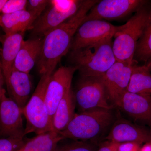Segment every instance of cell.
Instances as JSON below:
<instances>
[{
  "mask_svg": "<svg viewBox=\"0 0 151 151\" xmlns=\"http://www.w3.org/2000/svg\"><path fill=\"white\" fill-rule=\"evenodd\" d=\"M38 18L35 14L26 10L2 14L0 16V26L2 28L6 35L25 33L26 31L32 29Z\"/></svg>",
  "mask_w": 151,
  "mask_h": 151,
  "instance_id": "cell-17",
  "label": "cell"
},
{
  "mask_svg": "<svg viewBox=\"0 0 151 151\" xmlns=\"http://www.w3.org/2000/svg\"><path fill=\"white\" fill-rule=\"evenodd\" d=\"M73 92L79 113L115 108L108 99L102 77L81 76Z\"/></svg>",
  "mask_w": 151,
  "mask_h": 151,
  "instance_id": "cell-6",
  "label": "cell"
},
{
  "mask_svg": "<svg viewBox=\"0 0 151 151\" xmlns=\"http://www.w3.org/2000/svg\"><path fill=\"white\" fill-rule=\"evenodd\" d=\"M27 139L17 137L0 139V151H17Z\"/></svg>",
  "mask_w": 151,
  "mask_h": 151,
  "instance_id": "cell-24",
  "label": "cell"
},
{
  "mask_svg": "<svg viewBox=\"0 0 151 151\" xmlns=\"http://www.w3.org/2000/svg\"><path fill=\"white\" fill-rule=\"evenodd\" d=\"M119 143L104 140L99 145L97 151H118Z\"/></svg>",
  "mask_w": 151,
  "mask_h": 151,
  "instance_id": "cell-27",
  "label": "cell"
},
{
  "mask_svg": "<svg viewBox=\"0 0 151 151\" xmlns=\"http://www.w3.org/2000/svg\"><path fill=\"white\" fill-rule=\"evenodd\" d=\"M127 91L151 97V72L145 64H133Z\"/></svg>",
  "mask_w": 151,
  "mask_h": 151,
  "instance_id": "cell-20",
  "label": "cell"
},
{
  "mask_svg": "<svg viewBox=\"0 0 151 151\" xmlns=\"http://www.w3.org/2000/svg\"><path fill=\"white\" fill-rule=\"evenodd\" d=\"M4 78L1 64L0 60V99L4 94H6V90L4 88Z\"/></svg>",
  "mask_w": 151,
  "mask_h": 151,
  "instance_id": "cell-29",
  "label": "cell"
},
{
  "mask_svg": "<svg viewBox=\"0 0 151 151\" xmlns=\"http://www.w3.org/2000/svg\"><path fill=\"white\" fill-rule=\"evenodd\" d=\"M83 1L51 0L45 11L35 21L32 33L34 37H43L48 32L73 16Z\"/></svg>",
  "mask_w": 151,
  "mask_h": 151,
  "instance_id": "cell-7",
  "label": "cell"
},
{
  "mask_svg": "<svg viewBox=\"0 0 151 151\" xmlns=\"http://www.w3.org/2000/svg\"><path fill=\"white\" fill-rule=\"evenodd\" d=\"M139 151H151V142H148L142 145Z\"/></svg>",
  "mask_w": 151,
  "mask_h": 151,
  "instance_id": "cell-30",
  "label": "cell"
},
{
  "mask_svg": "<svg viewBox=\"0 0 151 151\" xmlns=\"http://www.w3.org/2000/svg\"><path fill=\"white\" fill-rule=\"evenodd\" d=\"M151 14V2L148 1L125 24L120 26L114 35L113 49L117 61L134 62L138 41Z\"/></svg>",
  "mask_w": 151,
  "mask_h": 151,
  "instance_id": "cell-4",
  "label": "cell"
},
{
  "mask_svg": "<svg viewBox=\"0 0 151 151\" xmlns=\"http://www.w3.org/2000/svg\"><path fill=\"white\" fill-rule=\"evenodd\" d=\"M120 112L116 108L76 113L65 129L59 133L65 139L92 141L105 140Z\"/></svg>",
  "mask_w": 151,
  "mask_h": 151,
  "instance_id": "cell-2",
  "label": "cell"
},
{
  "mask_svg": "<svg viewBox=\"0 0 151 151\" xmlns=\"http://www.w3.org/2000/svg\"><path fill=\"white\" fill-rule=\"evenodd\" d=\"M48 0H29L27 1L26 10L40 16L49 4Z\"/></svg>",
  "mask_w": 151,
  "mask_h": 151,
  "instance_id": "cell-26",
  "label": "cell"
},
{
  "mask_svg": "<svg viewBox=\"0 0 151 151\" xmlns=\"http://www.w3.org/2000/svg\"><path fill=\"white\" fill-rule=\"evenodd\" d=\"M116 108L135 124L151 129V97L127 91Z\"/></svg>",
  "mask_w": 151,
  "mask_h": 151,
  "instance_id": "cell-12",
  "label": "cell"
},
{
  "mask_svg": "<svg viewBox=\"0 0 151 151\" xmlns=\"http://www.w3.org/2000/svg\"><path fill=\"white\" fill-rule=\"evenodd\" d=\"M51 75L41 76L33 94L22 109L26 119L25 136L32 133L39 135L52 131L51 120L45 103L47 87Z\"/></svg>",
  "mask_w": 151,
  "mask_h": 151,
  "instance_id": "cell-5",
  "label": "cell"
},
{
  "mask_svg": "<svg viewBox=\"0 0 151 151\" xmlns=\"http://www.w3.org/2000/svg\"><path fill=\"white\" fill-rule=\"evenodd\" d=\"M69 140L65 142H59L52 151H97L99 147V144L92 141Z\"/></svg>",
  "mask_w": 151,
  "mask_h": 151,
  "instance_id": "cell-23",
  "label": "cell"
},
{
  "mask_svg": "<svg viewBox=\"0 0 151 151\" xmlns=\"http://www.w3.org/2000/svg\"><path fill=\"white\" fill-rule=\"evenodd\" d=\"M99 1H83L78 10L64 22L48 32L43 37L42 48L38 60L41 75H51L62 58L70 52L76 33L93 6Z\"/></svg>",
  "mask_w": 151,
  "mask_h": 151,
  "instance_id": "cell-1",
  "label": "cell"
},
{
  "mask_svg": "<svg viewBox=\"0 0 151 151\" xmlns=\"http://www.w3.org/2000/svg\"><path fill=\"white\" fill-rule=\"evenodd\" d=\"M4 80L9 98L22 110L31 97L32 82L29 73L13 68Z\"/></svg>",
  "mask_w": 151,
  "mask_h": 151,
  "instance_id": "cell-15",
  "label": "cell"
},
{
  "mask_svg": "<svg viewBox=\"0 0 151 151\" xmlns=\"http://www.w3.org/2000/svg\"><path fill=\"white\" fill-rule=\"evenodd\" d=\"M148 1L103 0L99 1L89 11L84 20H117L136 12Z\"/></svg>",
  "mask_w": 151,
  "mask_h": 151,
  "instance_id": "cell-9",
  "label": "cell"
},
{
  "mask_svg": "<svg viewBox=\"0 0 151 151\" xmlns=\"http://www.w3.org/2000/svg\"><path fill=\"white\" fill-rule=\"evenodd\" d=\"M112 39L69 52L70 62L83 77H102L116 63Z\"/></svg>",
  "mask_w": 151,
  "mask_h": 151,
  "instance_id": "cell-3",
  "label": "cell"
},
{
  "mask_svg": "<svg viewBox=\"0 0 151 151\" xmlns=\"http://www.w3.org/2000/svg\"><path fill=\"white\" fill-rule=\"evenodd\" d=\"M76 70L74 66H61L50 76L45 93V103L51 122L58 105L71 89L72 78Z\"/></svg>",
  "mask_w": 151,
  "mask_h": 151,
  "instance_id": "cell-10",
  "label": "cell"
},
{
  "mask_svg": "<svg viewBox=\"0 0 151 151\" xmlns=\"http://www.w3.org/2000/svg\"><path fill=\"white\" fill-rule=\"evenodd\" d=\"M120 27L103 20H84L73 37L70 51L112 39Z\"/></svg>",
  "mask_w": 151,
  "mask_h": 151,
  "instance_id": "cell-8",
  "label": "cell"
},
{
  "mask_svg": "<svg viewBox=\"0 0 151 151\" xmlns=\"http://www.w3.org/2000/svg\"><path fill=\"white\" fill-rule=\"evenodd\" d=\"M7 0H0V14L2 13L3 8Z\"/></svg>",
  "mask_w": 151,
  "mask_h": 151,
  "instance_id": "cell-31",
  "label": "cell"
},
{
  "mask_svg": "<svg viewBox=\"0 0 151 151\" xmlns=\"http://www.w3.org/2000/svg\"><path fill=\"white\" fill-rule=\"evenodd\" d=\"M145 65L148 67L149 70L151 72V58L149 59L147 62L145 63Z\"/></svg>",
  "mask_w": 151,
  "mask_h": 151,
  "instance_id": "cell-32",
  "label": "cell"
},
{
  "mask_svg": "<svg viewBox=\"0 0 151 151\" xmlns=\"http://www.w3.org/2000/svg\"><path fill=\"white\" fill-rule=\"evenodd\" d=\"M142 145L135 142H125L119 144L118 151H139Z\"/></svg>",
  "mask_w": 151,
  "mask_h": 151,
  "instance_id": "cell-28",
  "label": "cell"
},
{
  "mask_svg": "<svg viewBox=\"0 0 151 151\" xmlns=\"http://www.w3.org/2000/svg\"><path fill=\"white\" fill-rule=\"evenodd\" d=\"M151 58V14L145 29L138 41L134 60L146 63Z\"/></svg>",
  "mask_w": 151,
  "mask_h": 151,
  "instance_id": "cell-22",
  "label": "cell"
},
{
  "mask_svg": "<svg viewBox=\"0 0 151 151\" xmlns=\"http://www.w3.org/2000/svg\"><path fill=\"white\" fill-rule=\"evenodd\" d=\"M24 33H17L5 35L1 52V60L4 78L14 67V63L22 43L24 40Z\"/></svg>",
  "mask_w": 151,
  "mask_h": 151,
  "instance_id": "cell-19",
  "label": "cell"
},
{
  "mask_svg": "<svg viewBox=\"0 0 151 151\" xmlns=\"http://www.w3.org/2000/svg\"><path fill=\"white\" fill-rule=\"evenodd\" d=\"M22 110L4 94L0 99V139L24 138Z\"/></svg>",
  "mask_w": 151,
  "mask_h": 151,
  "instance_id": "cell-13",
  "label": "cell"
},
{
  "mask_svg": "<svg viewBox=\"0 0 151 151\" xmlns=\"http://www.w3.org/2000/svg\"><path fill=\"white\" fill-rule=\"evenodd\" d=\"M27 4L26 0H7L2 13V14H9L26 10Z\"/></svg>",
  "mask_w": 151,
  "mask_h": 151,
  "instance_id": "cell-25",
  "label": "cell"
},
{
  "mask_svg": "<svg viewBox=\"0 0 151 151\" xmlns=\"http://www.w3.org/2000/svg\"><path fill=\"white\" fill-rule=\"evenodd\" d=\"M105 140L119 144L135 142L143 145L151 142V129L124 119L120 113Z\"/></svg>",
  "mask_w": 151,
  "mask_h": 151,
  "instance_id": "cell-14",
  "label": "cell"
},
{
  "mask_svg": "<svg viewBox=\"0 0 151 151\" xmlns=\"http://www.w3.org/2000/svg\"><path fill=\"white\" fill-rule=\"evenodd\" d=\"M43 37H34L24 40L17 55L14 68L29 73L37 63L42 48Z\"/></svg>",
  "mask_w": 151,
  "mask_h": 151,
  "instance_id": "cell-16",
  "label": "cell"
},
{
  "mask_svg": "<svg viewBox=\"0 0 151 151\" xmlns=\"http://www.w3.org/2000/svg\"><path fill=\"white\" fill-rule=\"evenodd\" d=\"M76 108L74 92L71 89L57 107L52 119V131L60 133L65 129L75 116Z\"/></svg>",
  "mask_w": 151,
  "mask_h": 151,
  "instance_id": "cell-18",
  "label": "cell"
},
{
  "mask_svg": "<svg viewBox=\"0 0 151 151\" xmlns=\"http://www.w3.org/2000/svg\"><path fill=\"white\" fill-rule=\"evenodd\" d=\"M63 139L59 133L50 131L27 139L17 151H52Z\"/></svg>",
  "mask_w": 151,
  "mask_h": 151,
  "instance_id": "cell-21",
  "label": "cell"
},
{
  "mask_svg": "<svg viewBox=\"0 0 151 151\" xmlns=\"http://www.w3.org/2000/svg\"><path fill=\"white\" fill-rule=\"evenodd\" d=\"M134 61L130 63L117 60L102 76L108 99L115 108L127 91Z\"/></svg>",
  "mask_w": 151,
  "mask_h": 151,
  "instance_id": "cell-11",
  "label": "cell"
},
{
  "mask_svg": "<svg viewBox=\"0 0 151 151\" xmlns=\"http://www.w3.org/2000/svg\"><path fill=\"white\" fill-rule=\"evenodd\" d=\"M0 16H1V15H0Z\"/></svg>",
  "mask_w": 151,
  "mask_h": 151,
  "instance_id": "cell-33",
  "label": "cell"
}]
</instances>
